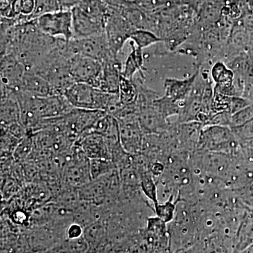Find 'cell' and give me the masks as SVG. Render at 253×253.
Segmentation results:
<instances>
[{
    "mask_svg": "<svg viewBox=\"0 0 253 253\" xmlns=\"http://www.w3.org/2000/svg\"><path fill=\"white\" fill-rule=\"evenodd\" d=\"M66 49L71 56H87L99 61L101 64L111 58L119 57L113 54L110 49L106 33L89 38H73L66 41Z\"/></svg>",
    "mask_w": 253,
    "mask_h": 253,
    "instance_id": "cell-5",
    "label": "cell"
},
{
    "mask_svg": "<svg viewBox=\"0 0 253 253\" xmlns=\"http://www.w3.org/2000/svg\"><path fill=\"white\" fill-rule=\"evenodd\" d=\"M20 115L19 104L15 91L1 84V126L20 123Z\"/></svg>",
    "mask_w": 253,
    "mask_h": 253,
    "instance_id": "cell-17",
    "label": "cell"
},
{
    "mask_svg": "<svg viewBox=\"0 0 253 253\" xmlns=\"http://www.w3.org/2000/svg\"><path fill=\"white\" fill-rule=\"evenodd\" d=\"M3 126L6 128L10 134H12L13 136L20 139V140H21L28 134H31L20 123H13V124L9 125V126Z\"/></svg>",
    "mask_w": 253,
    "mask_h": 253,
    "instance_id": "cell-33",
    "label": "cell"
},
{
    "mask_svg": "<svg viewBox=\"0 0 253 253\" xmlns=\"http://www.w3.org/2000/svg\"><path fill=\"white\" fill-rule=\"evenodd\" d=\"M131 51L123 65L122 75L127 79L134 80L136 73L144 76V53L143 49L136 46L134 43L131 44Z\"/></svg>",
    "mask_w": 253,
    "mask_h": 253,
    "instance_id": "cell-19",
    "label": "cell"
},
{
    "mask_svg": "<svg viewBox=\"0 0 253 253\" xmlns=\"http://www.w3.org/2000/svg\"><path fill=\"white\" fill-rule=\"evenodd\" d=\"M64 96L76 109L99 110L111 114L120 105L119 94H111L84 83H76Z\"/></svg>",
    "mask_w": 253,
    "mask_h": 253,
    "instance_id": "cell-3",
    "label": "cell"
},
{
    "mask_svg": "<svg viewBox=\"0 0 253 253\" xmlns=\"http://www.w3.org/2000/svg\"><path fill=\"white\" fill-rule=\"evenodd\" d=\"M60 38H53L43 33L36 19L16 23L1 29V56L12 54L31 71L59 42Z\"/></svg>",
    "mask_w": 253,
    "mask_h": 253,
    "instance_id": "cell-1",
    "label": "cell"
},
{
    "mask_svg": "<svg viewBox=\"0 0 253 253\" xmlns=\"http://www.w3.org/2000/svg\"><path fill=\"white\" fill-rule=\"evenodd\" d=\"M200 72L201 71L199 68L192 76L186 79L167 78L164 83L165 96L174 102H183L192 90Z\"/></svg>",
    "mask_w": 253,
    "mask_h": 253,
    "instance_id": "cell-16",
    "label": "cell"
},
{
    "mask_svg": "<svg viewBox=\"0 0 253 253\" xmlns=\"http://www.w3.org/2000/svg\"><path fill=\"white\" fill-rule=\"evenodd\" d=\"M198 148L201 151L229 155L235 152L237 141L229 126H207L201 131Z\"/></svg>",
    "mask_w": 253,
    "mask_h": 253,
    "instance_id": "cell-4",
    "label": "cell"
},
{
    "mask_svg": "<svg viewBox=\"0 0 253 253\" xmlns=\"http://www.w3.org/2000/svg\"><path fill=\"white\" fill-rule=\"evenodd\" d=\"M84 234V228L77 222L72 223L68 225L66 231V240H75L79 239Z\"/></svg>",
    "mask_w": 253,
    "mask_h": 253,
    "instance_id": "cell-31",
    "label": "cell"
},
{
    "mask_svg": "<svg viewBox=\"0 0 253 253\" xmlns=\"http://www.w3.org/2000/svg\"><path fill=\"white\" fill-rule=\"evenodd\" d=\"M73 38H89L105 33L107 21L86 14L77 6L72 10Z\"/></svg>",
    "mask_w": 253,
    "mask_h": 253,
    "instance_id": "cell-10",
    "label": "cell"
},
{
    "mask_svg": "<svg viewBox=\"0 0 253 253\" xmlns=\"http://www.w3.org/2000/svg\"><path fill=\"white\" fill-rule=\"evenodd\" d=\"M72 56L66 49V41L59 38L56 47L44 56L31 71L45 79L54 90V95L63 94L76 83L71 72Z\"/></svg>",
    "mask_w": 253,
    "mask_h": 253,
    "instance_id": "cell-2",
    "label": "cell"
},
{
    "mask_svg": "<svg viewBox=\"0 0 253 253\" xmlns=\"http://www.w3.org/2000/svg\"><path fill=\"white\" fill-rule=\"evenodd\" d=\"M34 147L33 134H28L20 141L15 149L13 158L17 162H25L31 156Z\"/></svg>",
    "mask_w": 253,
    "mask_h": 253,
    "instance_id": "cell-25",
    "label": "cell"
},
{
    "mask_svg": "<svg viewBox=\"0 0 253 253\" xmlns=\"http://www.w3.org/2000/svg\"><path fill=\"white\" fill-rule=\"evenodd\" d=\"M0 67L1 84L17 91L27 71L26 67L12 54L1 56Z\"/></svg>",
    "mask_w": 253,
    "mask_h": 253,
    "instance_id": "cell-12",
    "label": "cell"
},
{
    "mask_svg": "<svg viewBox=\"0 0 253 253\" xmlns=\"http://www.w3.org/2000/svg\"><path fill=\"white\" fill-rule=\"evenodd\" d=\"M154 101L136 102L139 107V121L144 134H161L167 132L169 129L167 118H165L155 107L153 103Z\"/></svg>",
    "mask_w": 253,
    "mask_h": 253,
    "instance_id": "cell-9",
    "label": "cell"
},
{
    "mask_svg": "<svg viewBox=\"0 0 253 253\" xmlns=\"http://www.w3.org/2000/svg\"><path fill=\"white\" fill-rule=\"evenodd\" d=\"M76 144L81 146L89 159L111 160V153L106 139L101 134L94 132H84Z\"/></svg>",
    "mask_w": 253,
    "mask_h": 253,
    "instance_id": "cell-14",
    "label": "cell"
},
{
    "mask_svg": "<svg viewBox=\"0 0 253 253\" xmlns=\"http://www.w3.org/2000/svg\"><path fill=\"white\" fill-rule=\"evenodd\" d=\"M118 122L123 147L126 152L133 156L141 154L145 134L139 117L136 116L119 120Z\"/></svg>",
    "mask_w": 253,
    "mask_h": 253,
    "instance_id": "cell-8",
    "label": "cell"
},
{
    "mask_svg": "<svg viewBox=\"0 0 253 253\" xmlns=\"http://www.w3.org/2000/svg\"><path fill=\"white\" fill-rule=\"evenodd\" d=\"M142 1V0H135V1H136V2H139V1Z\"/></svg>",
    "mask_w": 253,
    "mask_h": 253,
    "instance_id": "cell-36",
    "label": "cell"
},
{
    "mask_svg": "<svg viewBox=\"0 0 253 253\" xmlns=\"http://www.w3.org/2000/svg\"><path fill=\"white\" fill-rule=\"evenodd\" d=\"M138 170L140 174L141 191L145 197L151 201L154 206L158 203L156 179L148 168H141V169H138Z\"/></svg>",
    "mask_w": 253,
    "mask_h": 253,
    "instance_id": "cell-20",
    "label": "cell"
},
{
    "mask_svg": "<svg viewBox=\"0 0 253 253\" xmlns=\"http://www.w3.org/2000/svg\"><path fill=\"white\" fill-rule=\"evenodd\" d=\"M131 1H135V0H131Z\"/></svg>",
    "mask_w": 253,
    "mask_h": 253,
    "instance_id": "cell-38",
    "label": "cell"
},
{
    "mask_svg": "<svg viewBox=\"0 0 253 253\" xmlns=\"http://www.w3.org/2000/svg\"><path fill=\"white\" fill-rule=\"evenodd\" d=\"M253 120V104L246 106L231 116V127L244 126Z\"/></svg>",
    "mask_w": 253,
    "mask_h": 253,
    "instance_id": "cell-30",
    "label": "cell"
},
{
    "mask_svg": "<svg viewBox=\"0 0 253 253\" xmlns=\"http://www.w3.org/2000/svg\"><path fill=\"white\" fill-rule=\"evenodd\" d=\"M20 139L10 134L4 126H1V157H13V154Z\"/></svg>",
    "mask_w": 253,
    "mask_h": 253,
    "instance_id": "cell-26",
    "label": "cell"
},
{
    "mask_svg": "<svg viewBox=\"0 0 253 253\" xmlns=\"http://www.w3.org/2000/svg\"><path fill=\"white\" fill-rule=\"evenodd\" d=\"M37 106L42 119L61 117L75 109L63 94L36 97Z\"/></svg>",
    "mask_w": 253,
    "mask_h": 253,
    "instance_id": "cell-13",
    "label": "cell"
},
{
    "mask_svg": "<svg viewBox=\"0 0 253 253\" xmlns=\"http://www.w3.org/2000/svg\"><path fill=\"white\" fill-rule=\"evenodd\" d=\"M38 27L43 33L53 38L71 41L74 37L73 15L71 11H59L42 15L36 18Z\"/></svg>",
    "mask_w": 253,
    "mask_h": 253,
    "instance_id": "cell-6",
    "label": "cell"
},
{
    "mask_svg": "<svg viewBox=\"0 0 253 253\" xmlns=\"http://www.w3.org/2000/svg\"><path fill=\"white\" fill-rule=\"evenodd\" d=\"M8 1H9L10 2L12 3V1H14V0H8Z\"/></svg>",
    "mask_w": 253,
    "mask_h": 253,
    "instance_id": "cell-37",
    "label": "cell"
},
{
    "mask_svg": "<svg viewBox=\"0 0 253 253\" xmlns=\"http://www.w3.org/2000/svg\"><path fill=\"white\" fill-rule=\"evenodd\" d=\"M120 103L122 106L134 104L138 99V89L134 80L121 76L119 87Z\"/></svg>",
    "mask_w": 253,
    "mask_h": 253,
    "instance_id": "cell-21",
    "label": "cell"
},
{
    "mask_svg": "<svg viewBox=\"0 0 253 253\" xmlns=\"http://www.w3.org/2000/svg\"><path fill=\"white\" fill-rule=\"evenodd\" d=\"M103 71L99 89L111 94H119L120 82L123 65L119 57H112L102 64Z\"/></svg>",
    "mask_w": 253,
    "mask_h": 253,
    "instance_id": "cell-15",
    "label": "cell"
},
{
    "mask_svg": "<svg viewBox=\"0 0 253 253\" xmlns=\"http://www.w3.org/2000/svg\"><path fill=\"white\" fill-rule=\"evenodd\" d=\"M18 90L25 91L36 97H46L54 95L49 83L32 71H27L25 73Z\"/></svg>",
    "mask_w": 253,
    "mask_h": 253,
    "instance_id": "cell-18",
    "label": "cell"
},
{
    "mask_svg": "<svg viewBox=\"0 0 253 253\" xmlns=\"http://www.w3.org/2000/svg\"><path fill=\"white\" fill-rule=\"evenodd\" d=\"M110 9H121L130 6L135 1L131 0H103Z\"/></svg>",
    "mask_w": 253,
    "mask_h": 253,
    "instance_id": "cell-34",
    "label": "cell"
},
{
    "mask_svg": "<svg viewBox=\"0 0 253 253\" xmlns=\"http://www.w3.org/2000/svg\"><path fill=\"white\" fill-rule=\"evenodd\" d=\"M103 67L99 61L76 55L71 59V72L76 83H84L99 89Z\"/></svg>",
    "mask_w": 253,
    "mask_h": 253,
    "instance_id": "cell-7",
    "label": "cell"
},
{
    "mask_svg": "<svg viewBox=\"0 0 253 253\" xmlns=\"http://www.w3.org/2000/svg\"><path fill=\"white\" fill-rule=\"evenodd\" d=\"M148 169H149L151 174H153V176H154L155 179L162 175L165 171H166L165 165L161 163V161H158L150 163Z\"/></svg>",
    "mask_w": 253,
    "mask_h": 253,
    "instance_id": "cell-35",
    "label": "cell"
},
{
    "mask_svg": "<svg viewBox=\"0 0 253 253\" xmlns=\"http://www.w3.org/2000/svg\"><path fill=\"white\" fill-rule=\"evenodd\" d=\"M20 106V123L31 134L36 132L42 121L38 111L36 96L23 91H15Z\"/></svg>",
    "mask_w": 253,
    "mask_h": 253,
    "instance_id": "cell-11",
    "label": "cell"
},
{
    "mask_svg": "<svg viewBox=\"0 0 253 253\" xmlns=\"http://www.w3.org/2000/svg\"><path fill=\"white\" fill-rule=\"evenodd\" d=\"M179 201H180V197H179V194L176 200L171 199L166 202L157 203L155 204L154 211L156 217L160 218L166 224L172 222L175 217L176 206Z\"/></svg>",
    "mask_w": 253,
    "mask_h": 253,
    "instance_id": "cell-22",
    "label": "cell"
},
{
    "mask_svg": "<svg viewBox=\"0 0 253 253\" xmlns=\"http://www.w3.org/2000/svg\"><path fill=\"white\" fill-rule=\"evenodd\" d=\"M63 11L60 0H36V9L31 20L36 19L42 15Z\"/></svg>",
    "mask_w": 253,
    "mask_h": 253,
    "instance_id": "cell-27",
    "label": "cell"
},
{
    "mask_svg": "<svg viewBox=\"0 0 253 253\" xmlns=\"http://www.w3.org/2000/svg\"><path fill=\"white\" fill-rule=\"evenodd\" d=\"M251 104L253 103H251L249 99L242 96H231L230 113L231 115L234 114Z\"/></svg>",
    "mask_w": 253,
    "mask_h": 253,
    "instance_id": "cell-32",
    "label": "cell"
},
{
    "mask_svg": "<svg viewBox=\"0 0 253 253\" xmlns=\"http://www.w3.org/2000/svg\"><path fill=\"white\" fill-rule=\"evenodd\" d=\"M231 99V96H226L214 91L211 104V111L212 115L221 112L230 113Z\"/></svg>",
    "mask_w": 253,
    "mask_h": 253,
    "instance_id": "cell-29",
    "label": "cell"
},
{
    "mask_svg": "<svg viewBox=\"0 0 253 253\" xmlns=\"http://www.w3.org/2000/svg\"><path fill=\"white\" fill-rule=\"evenodd\" d=\"M129 40L138 47L144 49L149 46L163 42L161 38L155 34L154 32L149 30H135L129 36Z\"/></svg>",
    "mask_w": 253,
    "mask_h": 253,
    "instance_id": "cell-23",
    "label": "cell"
},
{
    "mask_svg": "<svg viewBox=\"0 0 253 253\" xmlns=\"http://www.w3.org/2000/svg\"><path fill=\"white\" fill-rule=\"evenodd\" d=\"M91 180H96L117 169L111 160L90 159L89 162Z\"/></svg>",
    "mask_w": 253,
    "mask_h": 253,
    "instance_id": "cell-24",
    "label": "cell"
},
{
    "mask_svg": "<svg viewBox=\"0 0 253 253\" xmlns=\"http://www.w3.org/2000/svg\"><path fill=\"white\" fill-rule=\"evenodd\" d=\"M249 34L242 26H234L229 36V41L236 48H244L249 42Z\"/></svg>",
    "mask_w": 253,
    "mask_h": 253,
    "instance_id": "cell-28",
    "label": "cell"
}]
</instances>
